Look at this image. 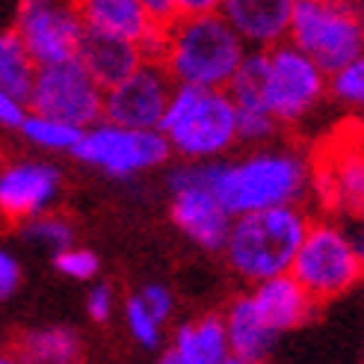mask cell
Returning a JSON list of instances; mask_svg holds the SVG:
<instances>
[{
  "instance_id": "cell-1",
  "label": "cell",
  "mask_w": 364,
  "mask_h": 364,
  "mask_svg": "<svg viewBox=\"0 0 364 364\" xmlns=\"http://www.w3.org/2000/svg\"><path fill=\"white\" fill-rule=\"evenodd\" d=\"M205 178L231 216L302 205L311 196V157L290 145H258L240 157L205 163Z\"/></svg>"
},
{
  "instance_id": "cell-2",
  "label": "cell",
  "mask_w": 364,
  "mask_h": 364,
  "mask_svg": "<svg viewBox=\"0 0 364 364\" xmlns=\"http://www.w3.org/2000/svg\"><path fill=\"white\" fill-rule=\"evenodd\" d=\"M160 134L178 160L210 163L228 157L237 139V107L225 86L175 83Z\"/></svg>"
},
{
  "instance_id": "cell-3",
  "label": "cell",
  "mask_w": 364,
  "mask_h": 364,
  "mask_svg": "<svg viewBox=\"0 0 364 364\" xmlns=\"http://www.w3.org/2000/svg\"><path fill=\"white\" fill-rule=\"evenodd\" d=\"M246 53V42L220 12H202L178 15L166 24L157 63L175 83L228 86Z\"/></svg>"
},
{
  "instance_id": "cell-4",
  "label": "cell",
  "mask_w": 364,
  "mask_h": 364,
  "mask_svg": "<svg viewBox=\"0 0 364 364\" xmlns=\"http://www.w3.org/2000/svg\"><path fill=\"white\" fill-rule=\"evenodd\" d=\"M308 223L311 216L302 205H279L231 216L220 252L237 279L249 284L264 282L279 272H290Z\"/></svg>"
},
{
  "instance_id": "cell-5",
  "label": "cell",
  "mask_w": 364,
  "mask_h": 364,
  "mask_svg": "<svg viewBox=\"0 0 364 364\" xmlns=\"http://www.w3.org/2000/svg\"><path fill=\"white\" fill-rule=\"evenodd\" d=\"M311 196L343 225L364 258V124L335 134L311 157Z\"/></svg>"
},
{
  "instance_id": "cell-6",
  "label": "cell",
  "mask_w": 364,
  "mask_h": 364,
  "mask_svg": "<svg viewBox=\"0 0 364 364\" xmlns=\"http://www.w3.org/2000/svg\"><path fill=\"white\" fill-rule=\"evenodd\" d=\"M290 276L317 305L332 302L347 296L364 282V258L343 225L332 216H323L308 223L305 237L290 264Z\"/></svg>"
},
{
  "instance_id": "cell-7",
  "label": "cell",
  "mask_w": 364,
  "mask_h": 364,
  "mask_svg": "<svg viewBox=\"0 0 364 364\" xmlns=\"http://www.w3.org/2000/svg\"><path fill=\"white\" fill-rule=\"evenodd\" d=\"M261 101L282 127H299L329 101V71L284 39L264 50Z\"/></svg>"
},
{
  "instance_id": "cell-8",
  "label": "cell",
  "mask_w": 364,
  "mask_h": 364,
  "mask_svg": "<svg viewBox=\"0 0 364 364\" xmlns=\"http://www.w3.org/2000/svg\"><path fill=\"white\" fill-rule=\"evenodd\" d=\"M287 42L326 71L341 68L364 50V0H296Z\"/></svg>"
},
{
  "instance_id": "cell-9",
  "label": "cell",
  "mask_w": 364,
  "mask_h": 364,
  "mask_svg": "<svg viewBox=\"0 0 364 364\" xmlns=\"http://www.w3.org/2000/svg\"><path fill=\"white\" fill-rule=\"evenodd\" d=\"M71 154L89 169L110 178H136L166 166V160L172 157L160 127H127L107 119L83 127Z\"/></svg>"
},
{
  "instance_id": "cell-10",
  "label": "cell",
  "mask_w": 364,
  "mask_h": 364,
  "mask_svg": "<svg viewBox=\"0 0 364 364\" xmlns=\"http://www.w3.org/2000/svg\"><path fill=\"white\" fill-rule=\"evenodd\" d=\"M169 216L184 237L205 249L220 252L231 225V213L210 190L205 178V163L181 160L169 172Z\"/></svg>"
},
{
  "instance_id": "cell-11",
  "label": "cell",
  "mask_w": 364,
  "mask_h": 364,
  "mask_svg": "<svg viewBox=\"0 0 364 364\" xmlns=\"http://www.w3.org/2000/svg\"><path fill=\"white\" fill-rule=\"evenodd\" d=\"M9 27L39 65L77 57L86 33L75 0H15Z\"/></svg>"
},
{
  "instance_id": "cell-12",
  "label": "cell",
  "mask_w": 364,
  "mask_h": 364,
  "mask_svg": "<svg viewBox=\"0 0 364 364\" xmlns=\"http://www.w3.org/2000/svg\"><path fill=\"white\" fill-rule=\"evenodd\" d=\"M30 110L57 116L77 127H89L101 119L104 110V86L83 68L77 57L39 65L27 98Z\"/></svg>"
},
{
  "instance_id": "cell-13",
  "label": "cell",
  "mask_w": 364,
  "mask_h": 364,
  "mask_svg": "<svg viewBox=\"0 0 364 364\" xmlns=\"http://www.w3.org/2000/svg\"><path fill=\"white\" fill-rule=\"evenodd\" d=\"M175 80L157 60L139 63L131 75L104 89L101 119L127 127H157L166 113Z\"/></svg>"
},
{
  "instance_id": "cell-14",
  "label": "cell",
  "mask_w": 364,
  "mask_h": 364,
  "mask_svg": "<svg viewBox=\"0 0 364 364\" xmlns=\"http://www.w3.org/2000/svg\"><path fill=\"white\" fill-rule=\"evenodd\" d=\"M63 172L50 160L21 157L0 163V216L12 225L27 223L60 202Z\"/></svg>"
},
{
  "instance_id": "cell-15",
  "label": "cell",
  "mask_w": 364,
  "mask_h": 364,
  "mask_svg": "<svg viewBox=\"0 0 364 364\" xmlns=\"http://www.w3.org/2000/svg\"><path fill=\"white\" fill-rule=\"evenodd\" d=\"M296 0H223L220 15L252 50H267L287 39Z\"/></svg>"
},
{
  "instance_id": "cell-16",
  "label": "cell",
  "mask_w": 364,
  "mask_h": 364,
  "mask_svg": "<svg viewBox=\"0 0 364 364\" xmlns=\"http://www.w3.org/2000/svg\"><path fill=\"white\" fill-rule=\"evenodd\" d=\"M249 299L276 335L299 329V326L308 323L317 311V302L305 294V287L290 276V272H279V276L255 282Z\"/></svg>"
},
{
  "instance_id": "cell-17",
  "label": "cell",
  "mask_w": 364,
  "mask_h": 364,
  "mask_svg": "<svg viewBox=\"0 0 364 364\" xmlns=\"http://www.w3.org/2000/svg\"><path fill=\"white\" fill-rule=\"evenodd\" d=\"M163 361L166 364H231L223 317L202 314L196 320L181 323L166 343Z\"/></svg>"
},
{
  "instance_id": "cell-18",
  "label": "cell",
  "mask_w": 364,
  "mask_h": 364,
  "mask_svg": "<svg viewBox=\"0 0 364 364\" xmlns=\"http://www.w3.org/2000/svg\"><path fill=\"white\" fill-rule=\"evenodd\" d=\"M77 60L83 63V68L89 75L107 89V86H113L122 77L131 75L139 63H145V53H142L139 42L122 39V36H110V33L86 30L83 42L77 48Z\"/></svg>"
},
{
  "instance_id": "cell-19",
  "label": "cell",
  "mask_w": 364,
  "mask_h": 364,
  "mask_svg": "<svg viewBox=\"0 0 364 364\" xmlns=\"http://www.w3.org/2000/svg\"><path fill=\"white\" fill-rule=\"evenodd\" d=\"M225 323V338H228V353L231 361L237 364H258L264 361L272 347H276L279 335L264 323V317L258 314V308L252 305L249 294L237 296L223 314Z\"/></svg>"
},
{
  "instance_id": "cell-20",
  "label": "cell",
  "mask_w": 364,
  "mask_h": 364,
  "mask_svg": "<svg viewBox=\"0 0 364 364\" xmlns=\"http://www.w3.org/2000/svg\"><path fill=\"white\" fill-rule=\"evenodd\" d=\"M75 4L86 30L122 36V39L139 42V48L157 27H163L151 21L139 0H75Z\"/></svg>"
},
{
  "instance_id": "cell-21",
  "label": "cell",
  "mask_w": 364,
  "mask_h": 364,
  "mask_svg": "<svg viewBox=\"0 0 364 364\" xmlns=\"http://www.w3.org/2000/svg\"><path fill=\"white\" fill-rule=\"evenodd\" d=\"M15 353L30 364H75L83 355V341L68 326H42L18 338Z\"/></svg>"
},
{
  "instance_id": "cell-22",
  "label": "cell",
  "mask_w": 364,
  "mask_h": 364,
  "mask_svg": "<svg viewBox=\"0 0 364 364\" xmlns=\"http://www.w3.org/2000/svg\"><path fill=\"white\" fill-rule=\"evenodd\" d=\"M18 134H21V139L30 149L42 151V154H71L83 134V127L27 107L21 124H18Z\"/></svg>"
},
{
  "instance_id": "cell-23",
  "label": "cell",
  "mask_w": 364,
  "mask_h": 364,
  "mask_svg": "<svg viewBox=\"0 0 364 364\" xmlns=\"http://www.w3.org/2000/svg\"><path fill=\"white\" fill-rule=\"evenodd\" d=\"M36 71H39V63L30 57V50L21 45L15 30L12 27L0 30V86L9 89L21 101H27Z\"/></svg>"
},
{
  "instance_id": "cell-24",
  "label": "cell",
  "mask_w": 364,
  "mask_h": 364,
  "mask_svg": "<svg viewBox=\"0 0 364 364\" xmlns=\"http://www.w3.org/2000/svg\"><path fill=\"white\" fill-rule=\"evenodd\" d=\"M18 231H21V237L36 246V249H45L48 255H57L60 249L71 246L75 243V225H71L63 213L57 210H45L39 216H30L27 223L18 225Z\"/></svg>"
},
{
  "instance_id": "cell-25",
  "label": "cell",
  "mask_w": 364,
  "mask_h": 364,
  "mask_svg": "<svg viewBox=\"0 0 364 364\" xmlns=\"http://www.w3.org/2000/svg\"><path fill=\"white\" fill-rule=\"evenodd\" d=\"M329 98L347 110L364 116V50L341 68L329 71Z\"/></svg>"
},
{
  "instance_id": "cell-26",
  "label": "cell",
  "mask_w": 364,
  "mask_h": 364,
  "mask_svg": "<svg viewBox=\"0 0 364 364\" xmlns=\"http://www.w3.org/2000/svg\"><path fill=\"white\" fill-rule=\"evenodd\" d=\"M237 107V139L240 145L258 149V145L276 142L282 134V124L276 122L264 104H234Z\"/></svg>"
},
{
  "instance_id": "cell-27",
  "label": "cell",
  "mask_w": 364,
  "mask_h": 364,
  "mask_svg": "<svg viewBox=\"0 0 364 364\" xmlns=\"http://www.w3.org/2000/svg\"><path fill=\"white\" fill-rule=\"evenodd\" d=\"M124 326L142 350H160L166 343V320H160L139 296L124 302Z\"/></svg>"
},
{
  "instance_id": "cell-28",
  "label": "cell",
  "mask_w": 364,
  "mask_h": 364,
  "mask_svg": "<svg viewBox=\"0 0 364 364\" xmlns=\"http://www.w3.org/2000/svg\"><path fill=\"white\" fill-rule=\"evenodd\" d=\"M53 267H57L65 279L71 282H92L101 269V261L92 249H83L77 243H71L53 255Z\"/></svg>"
},
{
  "instance_id": "cell-29",
  "label": "cell",
  "mask_w": 364,
  "mask_h": 364,
  "mask_svg": "<svg viewBox=\"0 0 364 364\" xmlns=\"http://www.w3.org/2000/svg\"><path fill=\"white\" fill-rule=\"evenodd\" d=\"M116 308H119V299H116V290L110 284H95L92 290H89V296H86V314H89V320H92V323L113 320Z\"/></svg>"
},
{
  "instance_id": "cell-30",
  "label": "cell",
  "mask_w": 364,
  "mask_h": 364,
  "mask_svg": "<svg viewBox=\"0 0 364 364\" xmlns=\"http://www.w3.org/2000/svg\"><path fill=\"white\" fill-rule=\"evenodd\" d=\"M145 305L151 308V311L160 317V320H172V314H175V305H178V299H175V294L166 287V284H145L139 294H136Z\"/></svg>"
},
{
  "instance_id": "cell-31",
  "label": "cell",
  "mask_w": 364,
  "mask_h": 364,
  "mask_svg": "<svg viewBox=\"0 0 364 364\" xmlns=\"http://www.w3.org/2000/svg\"><path fill=\"white\" fill-rule=\"evenodd\" d=\"M18 287H21V261L12 252L0 249V302L15 296Z\"/></svg>"
},
{
  "instance_id": "cell-32",
  "label": "cell",
  "mask_w": 364,
  "mask_h": 364,
  "mask_svg": "<svg viewBox=\"0 0 364 364\" xmlns=\"http://www.w3.org/2000/svg\"><path fill=\"white\" fill-rule=\"evenodd\" d=\"M24 113H27V101H21L9 89L0 86V131H18Z\"/></svg>"
},
{
  "instance_id": "cell-33",
  "label": "cell",
  "mask_w": 364,
  "mask_h": 364,
  "mask_svg": "<svg viewBox=\"0 0 364 364\" xmlns=\"http://www.w3.org/2000/svg\"><path fill=\"white\" fill-rule=\"evenodd\" d=\"M154 24H169L178 18V0H139Z\"/></svg>"
},
{
  "instance_id": "cell-34",
  "label": "cell",
  "mask_w": 364,
  "mask_h": 364,
  "mask_svg": "<svg viewBox=\"0 0 364 364\" xmlns=\"http://www.w3.org/2000/svg\"><path fill=\"white\" fill-rule=\"evenodd\" d=\"M223 0H178V15H202V12H220Z\"/></svg>"
}]
</instances>
